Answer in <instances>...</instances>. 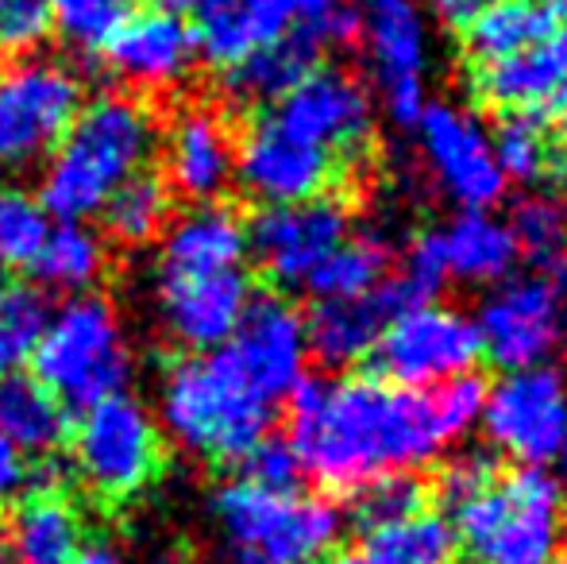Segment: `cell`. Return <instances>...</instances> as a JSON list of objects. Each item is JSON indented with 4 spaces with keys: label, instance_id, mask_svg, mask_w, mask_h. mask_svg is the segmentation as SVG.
Returning <instances> with one entry per match:
<instances>
[{
    "label": "cell",
    "instance_id": "obj_1",
    "mask_svg": "<svg viewBox=\"0 0 567 564\" xmlns=\"http://www.w3.org/2000/svg\"><path fill=\"white\" fill-rule=\"evenodd\" d=\"M290 449L301 472L324 488L355 491L386 472H410L441 457L449 433L433 394L382 379H301L290 391Z\"/></svg>",
    "mask_w": 567,
    "mask_h": 564
},
{
    "label": "cell",
    "instance_id": "obj_2",
    "mask_svg": "<svg viewBox=\"0 0 567 564\" xmlns=\"http://www.w3.org/2000/svg\"><path fill=\"white\" fill-rule=\"evenodd\" d=\"M158 147V124L143 101L105 93L82 105L66 140L54 147L39 182V205L62 225H85L105 209L116 186L143 174Z\"/></svg>",
    "mask_w": 567,
    "mask_h": 564
},
{
    "label": "cell",
    "instance_id": "obj_3",
    "mask_svg": "<svg viewBox=\"0 0 567 564\" xmlns=\"http://www.w3.org/2000/svg\"><path fill=\"white\" fill-rule=\"evenodd\" d=\"M163 425L182 449L213 460H239L270 437L275 402L262 399L236 368L228 348L171 363L158 391Z\"/></svg>",
    "mask_w": 567,
    "mask_h": 564
},
{
    "label": "cell",
    "instance_id": "obj_4",
    "mask_svg": "<svg viewBox=\"0 0 567 564\" xmlns=\"http://www.w3.org/2000/svg\"><path fill=\"white\" fill-rule=\"evenodd\" d=\"M31 360L39 383L74 410H90L113 394H124L135 371L124 321L101 294H78L47 314Z\"/></svg>",
    "mask_w": 567,
    "mask_h": 564
},
{
    "label": "cell",
    "instance_id": "obj_5",
    "mask_svg": "<svg viewBox=\"0 0 567 564\" xmlns=\"http://www.w3.org/2000/svg\"><path fill=\"white\" fill-rule=\"evenodd\" d=\"M449 526L475 564H556L564 550V499L545 468L498 472L491 488L452 511Z\"/></svg>",
    "mask_w": 567,
    "mask_h": 564
},
{
    "label": "cell",
    "instance_id": "obj_6",
    "mask_svg": "<svg viewBox=\"0 0 567 564\" xmlns=\"http://www.w3.org/2000/svg\"><path fill=\"white\" fill-rule=\"evenodd\" d=\"M213 519L228 553L267 564H317L343 530L340 511L324 499L301 491H262L244 480L217 491Z\"/></svg>",
    "mask_w": 567,
    "mask_h": 564
},
{
    "label": "cell",
    "instance_id": "obj_7",
    "mask_svg": "<svg viewBox=\"0 0 567 564\" xmlns=\"http://www.w3.org/2000/svg\"><path fill=\"white\" fill-rule=\"evenodd\" d=\"M163 437L151 410L132 394H113L82 410L74 429V468L101 499H132L155 480Z\"/></svg>",
    "mask_w": 567,
    "mask_h": 564
},
{
    "label": "cell",
    "instance_id": "obj_8",
    "mask_svg": "<svg viewBox=\"0 0 567 564\" xmlns=\"http://www.w3.org/2000/svg\"><path fill=\"white\" fill-rule=\"evenodd\" d=\"M82 113V82L54 59H16L0 70V166L54 155Z\"/></svg>",
    "mask_w": 567,
    "mask_h": 564
},
{
    "label": "cell",
    "instance_id": "obj_9",
    "mask_svg": "<svg viewBox=\"0 0 567 564\" xmlns=\"http://www.w3.org/2000/svg\"><path fill=\"white\" fill-rule=\"evenodd\" d=\"M367 360L374 363V379L405 391L441 387L455 376H471L483 348H478L475 321L460 309L417 306L390 317L379 345Z\"/></svg>",
    "mask_w": 567,
    "mask_h": 564
},
{
    "label": "cell",
    "instance_id": "obj_10",
    "mask_svg": "<svg viewBox=\"0 0 567 564\" xmlns=\"http://www.w3.org/2000/svg\"><path fill=\"white\" fill-rule=\"evenodd\" d=\"M486 441L525 468H540L567 444V383L556 368L509 371L483 407Z\"/></svg>",
    "mask_w": 567,
    "mask_h": 564
},
{
    "label": "cell",
    "instance_id": "obj_11",
    "mask_svg": "<svg viewBox=\"0 0 567 564\" xmlns=\"http://www.w3.org/2000/svg\"><path fill=\"white\" fill-rule=\"evenodd\" d=\"M560 306L564 298L545 275L502 283L475 317L483 356L506 371L545 368L560 345Z\"/></svg>",
    "mask_w": 567,
    "mask_h": 564
},
{
    "label": "cell",
    "instance_id": "obj_12",
    "mask_svg": "<svg viewBox=\"0 0 567 564\" xmlns=\"http://www.w3.org/2000/svg\"><path fill=\"white\" fill-rule=\"evenodd\" d=\"M348 240V209L337 197H309L298 205H267L247 225V252L278 286L309 283V275Z\"/></svg>",
    "mask_w": 567,
    "mask_h": 564
},
{
    "label": "cell",
    "instance_id": "obj_13",
    "mask_svg": "<svg viewBox=\"0 0 567 564\" xmlns=\"http://www.w3.org/2000/svg\"><path fill=\"white\" fill-rule=\"evenodd\" d=\"M340 163L329 151L298 140L275 116H262L236 143V182L267 205H298L324 197L337 182Z\"/></svg>",
    "mask_w": 567,
    "mask_h": 564
},
{
    "label": "cell",
    "instance_id": "obj_14",
    "mask_svg": "<svg viewBox=\"0 0 567 564\" xmlns=\"http://www.w3.org/2000/svg\"><path fill=\"white\" fill-rule=\"evenodd\" d=\"M270 116L298 140L329 151L337 163H355L371 140V98L348 70L337 66H317L278 101Z\"/></svg>",
    "mask_w": 567,
    "mask_h": 564
},
{
    "label": "cell",
    "instance_id": "obj_15",
    "mask_svg": "<svg viewBox=\"0 0 567 564\" xmlns=\"http://www.w3.org/2000/svg\"><path fill=\"white\" fill-rule=\"evenodd\" d=\"M225 348L247 383L270 402L286 399L306 379V317L278 294L251 298L236 337Z\"/></svg>",
    "mask_w": 567,
    "mask_h": 564
},
{
    "label": "cell",
    "instance_id": "obj_16",
    "mask_svg": "<svg viewBox=\"0 0 567 564\" xmlns=\"http://www.w3.org/2000/svg\"><path fill=\"white\" fill-rule=\"evenodd\" d=\"M155 301L166 332L194 356L217 352L236 337L247 306L251 283L244 267L217 275H186V279H155Z\"/></svg>",
    "mask_w": 567,
    "mask_h": 564
},
{
    "label": "cell",
    "instance_id": "obj_17",
    "mask_svg": "<svg viewBox=\"0 0 567 564\" xmlns=\"http://www.w3.org/2000/svg\"><path fill=\"white\" fill-rule=\"evenodd\" d=\"M166 189L194 205H217L236 182V136L213 105H186L163 136Z\"/></svg>",
    "mask_w": 567,
    "mask_h": 564
},
{
    "label": "cell",
    "instance_id": "obj_18",
    "mask_svg": "<svg viewBox=\"0 0 567 564\" xmlns=\"http://www.w3.org/2000/svg\"><path fill=\"white\" fill-rule=\"evenodd\" d=\"M471 85L483 105L509 116H537L548 129L567 121V31L491 66H471Z\"/></svg>",
    "mask_w": 567,
    "mask_h": 564
},
{
    "label": "cell",
    "instance_id": "obj_19",
    "mask_svg": "<svg viewBox=\"0 0 567 564\" xmlns=\"http://www.w3.org/2000/svg\"><path fill=\"white\" fill-rule=\"evenodd\" d=\"M417 129L441 186L460 205H467V213L491 209L506 189V174L494 158L486 132L467 113L449 105H429Z\"/></svg>",
    "mask_w": 567,
    "mask_h": 564
},
{
    "label": "cell",
    "instance_id": "obj_20",
    "mask_svg": "<svg viewBox=\"0 0 567 564\" xmlns=\"http://www.w3.org/2000/svg\"><path fill=\"white\" fill-rule=\"evenodd\" d=\"M109 66L135 90H174L197 62L194 28L182 16L151 8L135 12L109 47Z\"/></svg>",
    "mask_w": 567,
    "mask_h": 564
},
{
    "label": "cell",
    "instance_id": "obj_21",
    "mask_svg": "<svg viewBox=\"0 0 567 564\" xmlns=\"http://www.w3.org/2000/svg\"><path fill=\"white\" fill-rule=\"evenodd\" d=\"M247 259V225L225 205H194L163 233L155 279L239 271Z\"/></svg>",
    "mask_w": 567,
    "mask_h": 564
},
{
    "label": "cell",
    "instance_id": "obj_22",
    "mask_svg": "<svg viewBox=\"0 0 567 564\" xmlns=\"http://www.w3.org/2000/svg\"><path fill=\"white\" fill-rule=\"evenodd\" d=\"M390 317H394V309H390L382 286L367 298L317 301L313 314L306 317V345L324 368H351V363L371 356Z\"/></svg>",
    "mask_w": 567,
    "mask_h": 564
},
{
    "label": "cell",
    "instance_id": "obj_23",
    "mask_svg": "<svg viewBox=\"0 0 567 564\" xmlns=\"http://www.w3.org/2000/svg\"><path fill=\"white\" fill-rule=\"evenodd\" d=\"M363 35L382 90L394 82H421L425 70V23L413 0H363Z\"/></svg>",
    "mask_w": 567,
    "mask_h": 564
},
{
    "label": "cell",
    "instance_id": "obj_24",
    "mask_svg": "<svg viewBox=\"0 0 567 564\" xmlns=\"http://www.w3.org/2000/svg\"><path fill=\"white\" fill-rule=\"evenodd\" d=\"M556 31H560V12L553 8L537 4V0H498L471 28H463V51H467L471 66H491V62L545 43Z\"/></svg>",
    "mask_w": 567,
    "mask_h": 564
},
{
    "label": "cell",
    "instance_id": "obj_25",
    "mask_svg": "<svg viewBox=\"0 0 567 564\" xmlns=\"http://www.w3.org/2000/svg\"><path fill=\"white\" fill-rule=\"evenodd\" d=\"M321 47L293 28L290 35L275 39V43L259 47L255 54H247L239 66L228 70V93L247 105H270L282 101L293 85H301L317 70Z\"/></svg>",
    "mask_w": 567,
    "mask_h": 564
},
{
    "label": "cell",
    "instance_id": "obj_26",
    "mask_svg": "<svg viewBox=\"0 0 567 564\" xmlns=\"http://www.w3.org/2000/svg\"><path fill=\"white\" fill-rule=\"evenodd\" d=\"M444 236V256H449V275L463 283H502L517 264V240L506 221L491 213H463L452 221Z\"/></svg>",
    "mask_w": 567,
    "mask_h": 564
},
{
    "label": "cell",
    "instance_id": "obj_27",
    "mask_svg": "<svg viewBox=\"0 0 567 564\" xmlns=\"http://www.w3.org/2000/svg\"><path fill=\"white\" fill-rule=\"evenodd\" d=\"M82 550V522L59 495H35L20 506L8 534L16 564H70Z\"/></svg>",
    "mask_w": 567,
    "mask_h": 564
},
{
    "label": "cell",
    "instance_id": "obj_28",
    "mask_svg": "<svg viewBox=\"0 0 567 564\" xmlns=\"http://www.w3.org/2000/svg\"><path fill=\"white\" fill-rule=\"evenodd\" d=\"M62 433H66V410L39 379L16 371L0 383V437L12 441L23 457L51 452Z\"/></svg>",
    "mask_w": 567,
    "mask_h": 564
},
{
    "label": "cell",
    "instance_id": "obj_29",
    "mask_svg": "<svg viewBox=\"0 0 567 564\" xmlns=\"http://www.w3.org/2000/svg\"><path fill=\"white\" fill-rule=\"evenodd\" d=\"M39 283L62 294H90L109 267L105 240L90 225H51L39 256L31 259Z\"/></svg>",
    "mask_w": 567,
    "mask_h": 564
},
{
    "label": "cell",
    "instance_id": "obj_30",
    "mask_svg": "<svg viewBox=\"0 0 567 564\" xmlns=\"http://www.w3.org/2000/svg\"><path fill=\"white\" fill-rule=\"evenodd\" d=\"M455 534L441 514H413L405 522L367 530L355 564H452Z\"/></svg>",
    "mask_w": 567,
    "mask_h": 564
},
{
    "label": "cell",
    "instance_id": "obj_31",
    "mask_svg": "<svg viewBox=\"0 0 567 564\" xmlns=\"http://www.w3.org/2000/svg\"><path fill=\"white\" fill-rule=\"evenodd\" d=\"M101 217H105V228L113 240L140 248V244H151L155 236H163L166 225H171V189H166L163 178L143 171L113 189Z\"/></svg>",
    "mask_w": 567,
    "mask_h": 564
},
{
    "label": "cell",
    "instance_id": "obj_32",
    "mask_svg": "<svg viewBox=\"0 0 567 564\" xmlns=\"http://www.w3.org/2000/svg\"><path fill=\"white\" fill-rule=\"evenodd\" d=\"M390 271V252L386 244L359 236V240H343L313 275H309V290L317 301H340V298H367L386 283Z\"/></svg>",
    "mask_w": 567,
    "mask_h": 564
},
{
    "label": "cell",
    "instance_id": "obj_33",
    "mask_svg": "<svg viewBox=\"0 0 567 564\" xmlns=\"http://www.w3.org/2000/svg\"><path fill=\"white\" fill-rule=\"evenodd\" d=\"M47 8L51 28H59V35L82 54L109 51L135 16V0H47Z\"/></svg>",
    "mask_w": 567,
    "mask_h": 564
},
{
    "label": "cell",
    "instance_id": "obj_34",
    "mask_svg": "<svg viewBox=\"0 0 567 564\" xmlns=\"http://www.w3.org/2000/svg\"><path fill=\"white\" fill-rule=\"evenodd\" d=\"M429 503V488L413 472H386L374 480L359 483L351 491V514L367 530L390 526V522H405L413 514H421Z\"/></svg>",
    "mask_w": 567,
    "mask_h": 564
},
{
    "label": "cell",
    "instance_id": "obj_35",
    "mask_svg": "<svg viewBox=\"0 0 567 564\" xmlns=\"http://www.w3.org/2000/svg\"><path fill=\"white\" fill-rule=\"evenodd\" d=\"M509 233L517 240V252H525L540 271H548L567 256V202L553 194L525 197L514 209Z\"/></svg>",
    "mask_w": 567,
    "mask_h": 564
},
{
    "label": "cell",
    "instance_id": "obj_36",
    "mask_svg": "<svg viewBox=\"0 0 567 564\" xmlns=\"http://www.w3.org/2000/svg\"><path fill=\"white\" fill-rule=\"evenodd\" d=\"M47 233L51 217L39 197L20 186H0V267H31Z\"/></svg>",
    "mask_w": 567,
    "mask_h": 564
},
{
    "label": "cell",
    "instance_id": "obj_37",
    "mask_svg": "<svg viewBox=\"0 0 567 564\" xmlns=\"http://www.w3.org/2000/svg\"><path fill=\"white\" fill-rule=\"evenodd\" d=\"M491 147L506 178L545 182L556 140L548 136V124L537 121V116H506L498 129V140H494Z\"/></svg>",
    "mask_w": 567,
    "mask_h": 564
},
{
    "label": "cell",
    "instance_id": "obj_38",
    "mask_svg": "<svg viewBox=\"0 0 567 564\" xmlns=\"http://www.w3.org/2000/svg\"><path fill=\"white\" fill-rule=\"evenodd\" d=\"M43 325H47V306L35 290L8 286L0 294V383L8 376H16V368L31 356Z\"/></svg>",
    "mask_w": 567,
    "mask_h": 564
},
{
    "label": "cell",
    "instance_id": "obj_39",
    "mask_svg": "<svg viewBox=\"0 0 567 564\" xmlns=\"http://www.w3.org/2000/svg\"><path fill=\"white\" fill-rule=\"evenodd\" d=\"M239 480L262 491H298L301 464H298V457H293L290 441L262 437L259 444H251V449L239 457Z\"/></svg>",
    "mask_w": 567,
    "mask_h": 564
},
{
    "label": "cell",
    "instance_id": "obj_40",
    "mask_svg": "<svg viewBox=\"0 0 567 564\" xmlns=\"http://www.w3.org/2000/svg\"><path fill=\"white\" fill-rule=\"evenodd\" d=\"M293 4H298V31H306L317 47H343L363 31L355 0H293Z\"/></svg>",
    "mask_w": 567,
    "mask_h": 564
},
{
    "label": "cell",
    "instance_id": "obj_41",
    "mask_svg": "<svg viewBox=\"0 0 567 564\" xmlns=\"http://www.w3.org/2000/svg\"><path fill=\"white\" fill-rule=\"evenodd\" d=\"M433 407H436V418H441L444 433L449 441H460L471 425H478L483 418V407H486V383L478 376H455L449 383L433 387Z\"/></svg>",
    "mask_w": 567,
    "mask_h": 564
},
{
    "label": "cell",
    "instance_id": "obj_42",
    "mask_svg": "<svg viewBox=\"0 0 567 564\" xmlns=\"http://www.w3.org/2000/svg\"><path fill=\"white\" fill-rule=\"evenodd\" d=\"M51 8L47 0H0V51L28 59L51 35Z\"/></svg>",
    "mask_w": 567,
    "mask_h": 564
},
{
    "label": "cell",
    "instance_id": "obj_43",
    "mask_svg": "<svg viewBox=\"0 0 567 564\" xmlns=\"http://www.w3.org/2000/svg\"><path fill=\"white\" fill-rule=\"evenodd\" d=\"M498 464H494L486 452H463V457L449 460L436 475V499H441L449 511H460L467 499H475L483 488H491Z\"/></svg>",
    "mask_w": 567,
    "mask_h": 564
},
{
    "label": "cell",
    "instance_id": "obj_44",
    "mask_svg": "<svg viewBox=\"0 0 567 564\" xmlns=\"http://www.w3.org/2000/svg\"><path fill=\"white\" fill-rule=\"evenodd\" d=\"M23 491H31V464L12 441L0 437V506L16 503Z\"/></svg>",
    "mask_w": 567,
    "mask_h": 564
},
{
    "label": "cell",
    "instance_id": "obj_45",
    "mask_svg": "<svg viewBox=\"0 0 567 564\" xmlns=\"http://www.w3.org/2000/svg\"><path fill=\"white\" fill-rule=\"evenodd\" d=\"M386 109L394 116V124L402 129H417L421 116H425V85L421 82H394L386 85Z\"/></svg>",
    "mask_w": 567,
    "mask_h": 564
},
{
    "label": "cell",
    "instance_id": "obj_46",
    "mask_svg": "<svg viewBox=\"0 0 567 564\" xmlns=\"http://www.w3.org/2000/svg\"><path fill=\"white\" fill-rule=\"evenodd\" d=\"M429 4H433V12L441 16L449 28L463 31V28H471L486 8L498 4V0H429Z\"/></svg>",
    "mask_w": 567,
    "mask_h": 564
},
{
    "label": "cell",
    "instance_id": "obj_47",
    "mask_svg": "<svg viewBox=\"0 0 567 564\" xmlns=\"http://www.w3.org/2000/svg\"><path fill=\"white\" fill-rule=\"evenodd\" d=\"M70 564H124V557H120L113 545H82Z\"/></svg>",
    "mask_w": 567,
    "mask_h": 564
},
{
    "label": "cell",
    "instance_id": "obj_48",
    "mask_svg": "<svg viewBox=\"0 0 567 564\" xmlns=\"http://www.w3.org/2000/svg\"><path fill=\"white\" fill-rule=\"evenodd\" d=\"M163 12H174V16H182V12H197V8L205 4V0H155Z\"/></svg>",
    "mask_w": 567,
    "mask_h": 564
},
{
    "label": "cell",
    "instance_id": "obj_49",
    "mask_svg": "<svg viewBox=\"0 0 567 564\" xmlns=\"http://www.w3.org/2000/svg\"><path fill=\"white\" fill-rule=\"evenodd\" d=\"M556 464H560V475H556V488H560V499L567 506V444L560 449V457H556Z\"/></svg>",
    "mask_w": 567,
    "mask_h": 564
},
{
    "label": "cell",
    "instance_id": "obj_50",
    "mask_svg": "<svg viewBox=\"0 0 567 564\" xmlns=\"http://www.w3.org/2000/svg\"><path fill=\"white\" fill-rule=\"evenodd\" d=\"M228 564H267V561H259V557H239V553H228Z\"/></svg>",
    "mask_w": 567,
    "mask_h": 564
},
{
    "label": "cell",
    "instance_id": "obj_51",
    "mask_svg": "<svg viewBox=\"0 0 567 564\" xmlns=\"http://www.w3.org/2000/svg\"><path fill=\"white\" fill-rule=\"evenodd\" d=\"M560 340H567V301L560 306Z\"/></svg>",
    "mask_w": 567,
    "mask_h": 564
},
{
    "label": "cell",
    "instance_id": "obj_52",
    "mask_svg": "<svg viewBox=\"0 0 567 564\" xmlns=\"http://www.w3.org/2000/svg\"><path fill=\"white\" fill-rule=\"evenodd\" d=\"M537 4L553 8V12H560V8H567V0H537Z\"/></svg>",
    "mask_w": 567,
    "mask_h": 564
},
{
    "label": "cell",
    "instance_id": "obj_53",
    "mask_svg": "<svg viewBox=\"0 0 567 564\" xmlns=\"http://www.w3.org/2000/svg\"><path fill=\"white\" fill-rule=\"evenodd\" d=\"M8 286H12V283H8V267H0V294H4Z\"/></svg>",
    "mask_w": 567,
    "mask_h": 564
},
{
    "label": "cell",
    "instance_id": "obj_54",
    "mask_svg": "<svg viewBox=\"0 0 567 564\" xmlns=\"http://www.w3.org/2000/svg\"><path fill=\"white\" fill-rule=\"evenodd\" d=\"M317 564H355V561H348V557H329V561H317Z\"/></svg>",
    "mask_w": 567,
    "mask_h": 564
},
{
    "label": "cell",
    "instance_id": "obj_55",
    "mask_svg": "<svg viewBox=\"0 0 567 564\" xmlns=\"http://www.w3.org/2000/svg\"><path fill=\"white\" fill-rule=\"evenodd\" d=\"M556 564H567V561H556Z\"/></svg>",
    "mask_w": 567,
    "mask_h": 564
},
{
    "label": "cell",
    "instance_id": "obj_56",
    "mask_svg": "<svg viewBox=\"0 0 567 564\" xmlns=\"http://www.w3.org/2000/svg\"><path fill=\"white\" fill-rule=\"evenodd\" d=\"M166 564H171V561H166Z\"/></svg>",
    "mask_w": 567,
    "mask_h": 564
}]
</instances>
